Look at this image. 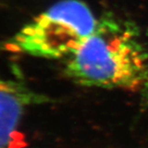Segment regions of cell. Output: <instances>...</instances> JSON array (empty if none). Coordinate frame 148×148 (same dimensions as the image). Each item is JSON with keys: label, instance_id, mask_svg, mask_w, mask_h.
<instances>
[{"label": "cell", "instance_id": "obj_1", "mask_svg": "<svg viewBox=\"0 0 148 148\" xmlns=\"http://www.w3.org/2000/svg\"><path fill=\"white\" fill-rule=\"evenodd\" d=\"M147 68L148 53L135 28L107 16L67 58L64 72L83 86L134 90L143 88Z\"/></svg>", "mask_w": 148, "mask_h": 148}, {"label": "cell", "instance_id": "obj_2", "mask_svg": "<svg viewBox=\"0 0 148 148\" xmlns=\"http://www.w3.org/2000/svg\"><path fill=\"white\" fill-rule=\"evenodd\" d=\"M98 21L83 2L63 0L22 27L6 48L38 58H67L92 34Z\"/></svg>", "mask_w": 148, "mask_h": 148}, {"label": "cell", "instance_id": "obj_3", "mask_svg": "<svg viewBox=\"0 0 148 148\" xmlns=\"http://www.w3.org/2000/svg\"><path fill=\"white\" fill-rule=\"evenodd\" d=\"M50 101L22 82L0 75V148L13 147L22 117L29 107Z\"/></svg>", "mask_w": 148, "mask_h": 148}, {"label": "cell", "instance_id": "obj_4", "mask_svg": "<svg viewBox=\"0 0 148 148\" xmlns=\"http://www.w3.org/2000/svg\"><path fill=\"white\" fill-rule=\"evenodd\" d=\"M144 96L146 97V99L148 101V68L147 72V76H146V79H145V82L143 84V88H142Z\"/></svg>", "mask_w": 148, "mask_h": 148}, {"label": "cell", "instance_id": "obj_5", "mask_svg": "<svg viewBox=\"0 0 148 148\" xmlns=\"http://www.w3.org/2000/svg\"><path fill=\"white\" fill-rule=\"evenodd\" d=\"M147 148H148V147H147Z\"/></svg>", "mask_w": 148, "mask_h": 148}]
</instances>
